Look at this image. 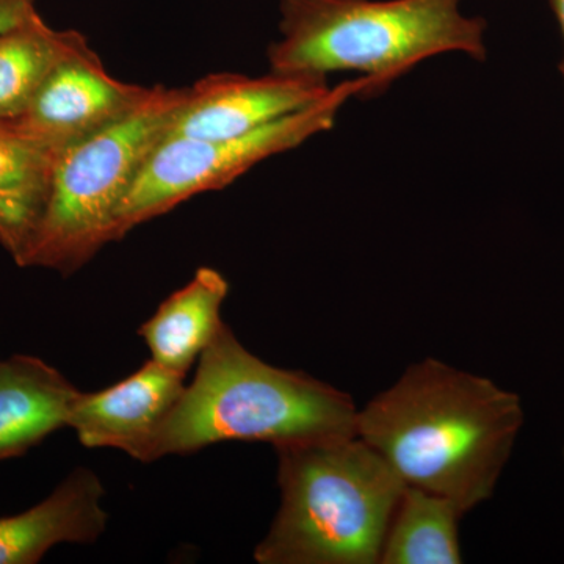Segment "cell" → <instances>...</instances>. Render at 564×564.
<instances>
[{
    "label": "cell",
    "instance_id": "8fae6325",
    "mask_svg": "<svg viewBox=\"0 0 564 564\" xmlns=\"http://www.w3.org/2000/svg\"><path fill=\"white\" fill-rule=\"evenodd\" d=\"M79 389L36 356L0 361V462L18 458L68 426Z\"/></svg>",
    "mask_w": 564,
    "mask_h": 564
},
{
    "label": "cell",
    "instance_id": "6da1fadb",
    "mask_svg": "<svg viewBox=\"0 0 564 564\" xmlns=\"http://www.w3.org/2000/svg\"><path fill=\"white\" fill-rule=\"evenodd\" d=\"M524 423L519 395L437 359L414 364L356 415V436L408 486L463 514L491 499Z\"/></svg>",
    "mask_w": 564,
    "mask_h": 564
},
{
    "label": "cell",
    "instance_id": "e0dca14e",
    "mask_svg": "<svg viewBox=\"0 0 564 564\" xmlns=\"http://www.w3.org/2000/svg\"><path fill=\"white\" fill-rule=\"evenodd\" d=\"M552 9H554V13L556 17V21H558L560 31H562L563 41H564V0H551ZM562 73L564 79V58L562 63Z\"/></svg>",
    "mask_w": 564,
    "mask_h": 564
},
{
    "label": "cell",
    "instance_id": "277c9868",
    "mask_svg": "<svg viewBox=\"0 0 564 564\" xmlns=\"http://www.w3.org/2000/svg\"><path fill=\"white\" fill-rule=\"evenodd\" d=\"M463 0H280L281 39L269 47L272 73L326 79L358 73L373 95L434 55L485 61L486 22Z\"/></svg>",
    "mask_w": 564,
    "mask_h": 564
},
{
    "label": "cell",
    "instance_id": "8992f818",
    "mask_svg": "<svg viewBox=\"0 0 564 564\" xmlns=\"http://www.w3.org/2000/svg\"><path fill=\"white\" fill-rule=\"evenodd\" d=\"M373 95L372 84L359 79L332 88L321 102L232 139H162L141 166L118 209L117 240L135 226L166 214L199 193L218 191L256 163L293 150L311 137L329 131L352 96Z\"/></svg>",
    "mask_w": 564,
    "mask_h": 564
},
{
    "label": "cell",
    "instance_id": "3957f363",
    "mask_svg": "<svg viewBox=\"0 0 564 564\" xmlns=\"http://www.w3.org/2000/svg\"><path fill=\"white\" fill-rule=\"evenodd\" d=\"M281 505L259 564H380L406 484L356 434L274 445Z\"/></svg>",
    "mask_w": 564,
    "mask_h": 564
},
{
    "label": "cell",
    "instance_id": "30bf717a",
    "mask_svg": "<svg viewBox=\"0 0 564 564\" xmlns=\"http://www.w3.org/2000/svg\"><path fill=\"white\" fill-rule=\"evenodd\" d=\"M106 489L87 467L73 470L39 505L0 518V564H36L61 544H93L106 532Z\"/></svg>",
    "mask_w": 564,
    "mask_h": 564
},
{
    "label": "cell",
    "instance_id": "9c48e42d",
    "mask_svg": "<svg viewBox=\"0 0 564 564\" xmlns=\"http://www.w3.org/2000/svg\"><path fill=\"white\" fill-rule=\"evenodd\" d=\"M184 388V375L150 359L110 388L80 392L68 426L84 447L117 448L133 458L172 411Z\"/></svg>",
    "mask_w": 564,
    "mask_h": 564
},
{
    "label": "cell",
    "instance_id": "ba28073f",
    "mask_svg": "<svg viewBox=\"0 0 564 564\" xmlns=\"http://www.w3.org/2000/svg\"><path fill=\"white\" fill-rule=\"evenodd\" d=\"M326 79L218 73L196 80L163 139H232L307 109L329 95Z\"/></svg>",
    "mask_w": 564,
    "mask_h": 564
},
{
    "label": "cell",
    "instance_id": "2e32d148",
    "mask_svg": "<svg viewBox=\"0 0 564 564\" xmlns=\"http://www.w3.org/2000/svg\"><path fill=\"white\" fill-rule=\"evenodd\" d=\"M36 13V0H0V32L9 31Z\"/></svg>",
    "mask_w": 564,
    "mask_h": 564
},
{
    "label": "cell",
    "instance_id": "5bb4252c",
    "mask_svg": "<svg viewBox=\"0 0 564 564\" xmlns=\"http://www.w3.org/2000/svg\"><path fill=\"white\" fill-rule=\"evenodd\" d=\"M462 511L437 494L406 486L386 534L380 564H459Z\"/></svg>",
    "mask_w": 564,
    "mask_h": 564
},
{
    "label": "cell",
    "instance_id": "5b68a950",
    "mask_svg": "<svg viewBox=\"0 0 564 564\" xmlns=\"http://www.w3.org/2000/svg\"><path fill=\"white\" fill-rule=\"evenodd\" d=\"M185 95L187 88L155 85L131 113L58 152L46 210L18 265L68 276L117 242L118 209Z\"/></svg>",
    "mask_w": 564,
    "mask_h": 564
},
{
    "label": "cell",
    "instance_id": "7a4b0ae2",
    "mask_svg": "<svg viewBox=\"0 0 564 564\" xmlns=\"http://www.w3.org/2000/svg\"><path fill=\"white\" fill-rule=\"evenodd\" d=\"M348 393L296 370L262 361L223 322L191 384L133 459L152 463L228 441L274 445L356 434Z\"/></svg>",
    "mask_w": 564,
    "mask_h": 564
},
{
    "label": "cell",
    "instance_id": "4fadbf2b",
    "mask_svg": "<svg viewBox=\"0 0 564 564\" xmlns=\"http://www.w3.org/2000/svg\"><path fill=\"white\" fill-rule=\"evenodd\" d=\"M55 158L57 152L0 124V245L17 263L46 210Z\"/></svg>",
    "mask_w": 564,
    "mask_h": 564
},
{
    "label": "cell",
    "instance_id": "9a60e30c",
    "mask_svg": "<svg viewBox=\"0 0 564 564\" xmlns=\"http://www.w3.org/2000/svg\"><path fill=\"white\" fill-rule=\"evenodd\" d=\"M79 33L70 29L55 31L39 11L0 32V121L14 120L28 109Z\"/></svg>",
    "mask_w": 564,
    "mask_h": 564
},
{
    "label": "cell",
    "instance_id": "52a82bcc",
    "mask_svg": "<svg viewBox=\"0 0 564 564\" xmlns=\"http://www.w3.org/2000/svg\"><path fill=\"white\" fill-rule=\"evenodd\" d=\"M151 88L110 76L101 57L79 33L28 109L0 124L58 154L131 113Z\"/></svg>",
    "mask_w": 564,
    "mask_h": 564
},
{
    "label": "cell",
    "instance_id": "7c38bea8",
    "mask_svg": "<svg viewBox=\"0 0 564 564\" xmlns=\"http://www.w3.org/2000/svg\"><path fill=\"white\" fill-rule=\"evenodd\" d=\"M228 293L229 282L218 270L199 267L192 280L140 326L139 336L152 361L187 377L223 325L221 307Z\"/></svg>",
    "mask_w": 564,
    "mask_h": 564
}]
</instances>
